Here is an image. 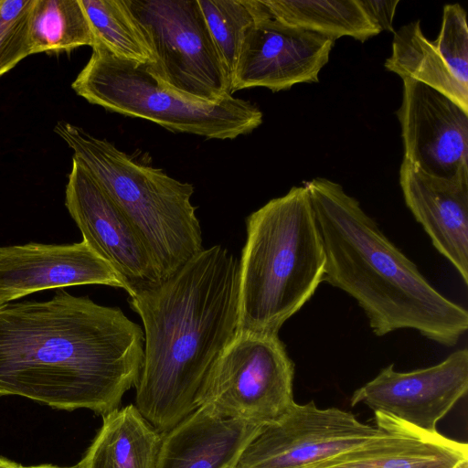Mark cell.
<instances>
[{"mask_svg": "<svg viewBox=\"0 0 468 468\" xmlns=\"http://www.w3.org/2000/svg\"><path fill=\"white\" fill-rule=\"evenodd\" d=\"M21 468H76V467L75 466L74 467H61V466H57V465H52V464H41V465H34V466L21 465Z\"/></svg>", "mask_w": 468, "mask_h": 468, "instance_id": "4316f807", "label": "cell"}, {"mask_svg": "<svg viewBox=\"0 0 468 468\" xmlns=\"http://www.w3.org/2000/svg\"><path fill=\"white\" fill-rule=\"evenodd\" d=\"M162 433L130 404L102 415V425L76 468H156Z\"/></svg>", "mask_w": 468, "mask_h": 468, "instance_id": "d6986e66", "label": "cell"}, {"mask_svg": "<svg viewBox=\"0 0 468 468\" xmlns=\"http://www.w3.org/2000/svg\"><path fill=\"white\" fill-rule=\"evenodd\" d=\"M128 302L144 335L134 406L164 433L197 409L203 381L239 328V261L214 245Z\"/></svg>", "mask_w": 468, "mask_h": 468, "instance_id": "7a4b0ae2", "label": "cell"}, {"mask_svg": "<svg viewBox=\"0 0 468 468\" xmlns=\"http://www.w3.org/2000/svg\"><path fill=\"white\" fill-rule=\"evenodd\" d=\"M468 390V349H458L428 367L398 372L381 369L358 388L351 406L365 404L375 413L392 417L416 429L437 432L436 425Z\"/></svg>", "mask_w": 468, "mask_h": 468, "instance_id": "8fae6325", "label": "cell"}, {"mask_svg": "<svg viewBox=\"0 0 468 468\" xmlns=\"http://www.w3.org/2000/svg\"><path fill=\"white\" fill-rule=\"evenodd\" d=\"M93 27L96 41L113 56L154 64L152 48L126 0H80Z\"/></svg>", "mask_w": 468, "mask_h": 468, "instance_id": "7402d4cb", "label": "cell"}, {"mask_svg": "<svg viewBox=\"0 0 468 468\" xmlns=\"http://www.w3.org/2000/svg\"><path fill=\"white\" fill-rule=\"evenodd\" d=\"M54 132L132 223L162 281L204 250L201 226L190 201L192 184L144 165L68 122H58Z\"/></svg>", "mask_w": 468, "mask_h": 468, "instance_id": "5b68a950", "label": "cell"}, {"mask_svg": "<svg viewBox=\"0 0 468 468\" xmlns=\"http://www.w3.org/2000/svg\"><path fill=\"white\" fill-rule=\"evenodd\" d=\"M204 18L231 77L248 30L268 16L261 0H197Z\"/></svg>", "mask_w": 468, "mask_h": 468, "instance_id": "603a6c76", "label": "cell"}, {"mask_svg": "<svg viewBox=\"0 0 468 468\" xmlns=\"http://www.w3.org/2000/svg\"><path fill=\"white\" fill-rule=\"evenodd\" d=\"M399 185L415 219L467 285L468 171L451 177L437 176L403 159Z\"/></svg>", "mask_w": 468, "mask_h": 468, "instance_id": "2e32d148", "label": "cell"}, {"mask_svg": "<svg viewBox=\"0 0 468 468\" xmlns=\"http://www.w3.org/2000/svg\"><path fill=\"white\" fill-rule=\"evenodd\" d=\"M65 204L82 240L115 271L128 295L162 282L150 251L132 223L74 156Z\"/></svg>", "mask_w": 468, "mask_h": 468, "instance_id": "30bf717a", "label": "cell"}, {"mask_svg": "<svg viewBox=\"0 0 468 468\" xmlns=\"http://www.w3.org/2000/svg\"><path fill=\"white\" fill-rule=\"evenodd\" d=\"M239 328L278 335L323 282L325 256L307 189L292 186L246 218Z\"/></svg>", "mask_w": 468, "mask_h": 468, "instance_id": "277c9868", "label": "cell"}, {"mask_svg": "<svg viewBox=\"0 0 468 468\" xmlns=\"http://www.w3.org/2000/svg\"><path fill=\"white\" fill-rule=\"evenodd\" d=\"M81 284L124 290L115 271L83 240L0 247V304L38 291Z\"/></svg>", "mask_w": 468, "mask_h": 468, "instance_id": "9a60e30c", "label": "cell"}, {"mask_svg": "<svg viewBox=\"0 0 468 468\" xmlns=\"http://www.w3.org/2000/svg\"><path fill=\"white\" fill-rule=\"evenodd\" d=\"M96 36L80 0H35L30 23L31 54L93 47Z\"/></svg>", "mask_w": 468, "mask_h": 468, "instance_id": "44dd1931", "label": "cell"}, {"mask_svg": "<svg viewBox=\"0 0 468 468\" xmlns=\"http://www.w3.org/2000/svg\"><path fill=\"white\" fill-rule=\"evenodd\" d=\"M235 466H229V467H227V468H234Z\"/></svg>", "mask_w": 468, "mask_h": 468, "instance_id": "f1b7e54d", "label": "cell"}, {"mask_svg": "<svg viewBox=\"0 0 468 468\" xmlns=\"http://www.w3.org/2000/svg\"><path fill=\"white\" fill-rule=\"evenodd\" d=\"M359 3L381 31L394 33L393 19L399 0H359Z\"/></svg>", "mask_w": 468, "mask_h": 468, "instance_id": "d4e9b609", "label": "cell"}, {"mask_svg": "<svg viewBox=\"0 0 468 468\" xmlns=\"http://www.w3.org/2000/svg\"><path fill=\"white\" fill-rule=\"evenodd\" d=\"M144 330L118 307L58 292L0 304V396L104 415L139 378Z\"/></svg>", "mask_w": 468, "mask_h": 468, "instance_id": "6da1fadb", "label": "cell"}, {"mask_svg": "<svg viewBox=\"0 0 468 468\" xmlns=\"http://www.w3.org/2000/svg\"><path fill=\"white\" fill-rule=\"evenodd\" d=\"M35 0H0V77L31 55L30 23Z\"/></svg>", "mask_w": 468, "mask_h": 468, "instance_id": "cb8c5ba5", "label": "cell"}, {"mask_svg": "<svg viewBox=\"0 0 468 468\" xmlns=\"http://www.w3.org/2000/svg\"><path fill=\"white\" fill-rule=\"evenodd\" d=\"M452 468H468V459L461 461Z\"/></svg>", "mask_w": 468, "mask_h": 468, "instance_id": "83f0119b", "label": "cell"}, {"mask_svg": "<svg viewBox=\"0 0 468 468\" xmlns=\"http://www.w3.org/2000/svg\"><path fill=\"white\" fill-rule=\"evenodd\" d=\"M293 377L278 335L238 329L203 381L197 406L220 418L268 425L294 403Z\"/></svg>", "mask_w": 468, "mask_h": 468, "instance_id": "52a82bcc", "label": "cell"}, {"mask_svg": "<svg viewBox=\"0 0 468 468\" xmlns=\"http://www.w3.org/2000/svg\"><path fill=\"white\" fill-rule=\"evenodd\" d=\"M71 87L107 111L207 139L232 140L262 123V112L252 102L233 95L206 101L176 92L160 84L146 64L119 58L98 41Z\"/></svg>", "mask_w": 468, "mask_h": 468, "instance_id": "8992f818", "label": "cell"}, {"mask_svg": "<svg viewBox=\"0 0 468 468\" xmlns=\"http://www.w3.org/2000/svg\"><path fill=\"white\" fill-rule=\"evenodd\" d=\"M335 40L285 25L269 15L246 33L231 77L230 92L263 87L271 91L319 81Z\"/></svg>", "mask_w": 468, "mask_h": 468, "instance_id": "7c38bea8", "label": "cell"}, {"mask_svg": "<svg viewBox=\"0 0 468 468\" xmlns=\"http://www.w3.org/2000/svg\"><path fill=\"white\" fill-rule=\"evenodd\" d=\"M303 186L324 250L323 282L356 300L378 336L412 329L455 346L468 329L467 310L436 290L341 185L316 177Z\"/></svg>", "mask_w": 468, "mask_h": 468, "instance_id": "3957f363", "label": "cell"}, {"mask_svg": "<svg viewBox=\"0 0 468 468\" xmlns=\"http://www.w3.org/2000/svg\"><path fill=\"white\" fill-rule=\"evenodd\" d=\"M154 53L148 71L167 89L220 101L230 78L197 0H126Z\"/></svg>", "mask_w": 468, "mask_h": 468, "instance_id": "ba28073f", "label": "cell"}, {"mask_svg": "<svg viewBox=\"0 0 468 468\" xmlns=\"http://www.w3.org/2000/svg\"><path fill=\"white\" fill-rule=\"evenodd\" d=\"M385 68L402 80H416L440 91L468 112V27L463 7L444 5L434 41L424 36L420 20L402 26L394 32Z\"/></svg>", "mask_w": 468, "mask_h": 468, "instance_id": "5bb4252c", "label": "cell"}, {"mask_svg": "<svg viewBox=\"0 0 468 468\" xmlns=\"http://www.w3.org/2000/svg\"><path fill=\"white\" fill-rule=\"evenodd\" d=\"M0 468H21V465L0 456Z\"/></svg>", "mask_w": 468, "mask_h": 468, "instance_id": "484cf974", "label": "cell"}, {"mask_svg": "<svg viewBox=\"0 0 468 468\" xmlns=\"http://www.w3.org/2000/svg\"><path fill=\"white\" fill-rule=\"evenodd\" d=\"M271 18L334 39L350 37L364 42L381 30L359 0H261Z\"/></svg>", "mask_w": 468, "mask_h": 468, "instance_id": "ffe728a7", "label": "cell"}, {"mask_svg": "<svg viewBox=\"0 0 468 468\" xmlns=\"http://www.w3.org/2000/svg\"><path fill=\"white\" fill-rule=\"evenodd\" d=\"M377 426L386 432L315 468H452L468 459V445L375 413Z\"/></svg>", "mask_w": 468, "mask_h": 468, "instance_id": "ac0fdd59", "label": "cell"}, {"mask_svg": "<svg viewBox=\"0 0 468 468\" xmlns=\"http://www.w3.org/2000/svg\"><path fill=\"white\" fill-rule=\"evenodd\" d=\"M265 426L220 418L198 407L162 433L156 468L235 466L242 451Z\"/></svg>", "mask_w": 468, "mask_h": 468, "instance_id": "e0dca14e", "label": "cell"}, {"mask_svg": "<svg viewBox=\"0 0 468 468\" xmlns=\"http://www.w3.org/2000/svg\"><path fill=\"white\" fill-rule=\"evenodd\" d=\"M385 432L340 409L294 402L253 438L234 468H315Z\"/></svg>", "mask_w": 468, "mask_h": 468, "instance_id": "9c48e42d", "label": "cell"}, {"mask_svg": "<svg viewBox=\"0 0 468 468\" xmlns=\"http://www.w3.org/2000/svg\"><path fill=\"white\" fill-rule=\"evenodd\" d=\"M396 114L403 159L437 176L468 171V112L452 100L423 83L404 80Z\"/></svg>", "mask_w": 468, "mask_h": 468, "instance_id": "4fadbf2b", "label": "cell"}]
</instances>
